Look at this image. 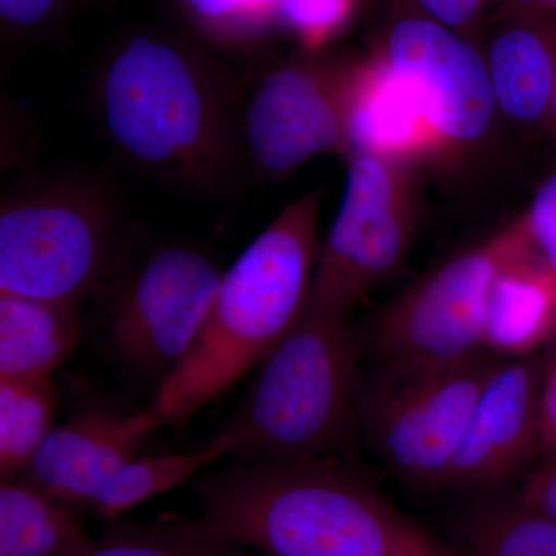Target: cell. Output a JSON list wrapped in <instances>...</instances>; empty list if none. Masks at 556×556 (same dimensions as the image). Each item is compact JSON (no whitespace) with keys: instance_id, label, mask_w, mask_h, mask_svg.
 Segmentation results:
<instances>
[{"instance_id":"1","label":"cell","mask_w":556,"mask_h":556,"mask_svg":"<svg viewBox=\"0 0 556 556\" xmlns=\"http://www.w3.org/2000/svg\"><path fill=\"white\" fill-rule=\"evenodd\" d=\"M240 80L200 39L161 31L121 38L97 78L102 129L138 169L201 192L241 178Z\"/></svg>"},{"instance_id":"2","label":"cell","mask_w":556,"mask_h":556,"mask_svg":"<svg viewBox=\"0 0 556 556\" xmlns=\"http://www.w3.org/2000/svg\"><path fill=\"white\" fill-rule=\"evenodd\" d=\"M203 519L262 556L444 551L336 457L239 460L195 481Z\"/></svg>"},{"instance_id":"3","label":"cell","mask_w":556,"mask_h":556,"mask_svg":"<svg viewBox=\"0 0 556 556\" xmlns=\"http://www.w3.org/2000/svg\"><path fill=\"white\" fill-rule=\"evenodd\" d=\"M320 192L289 203L226 273L199 340L163 379L159 427L197 415L257 368L308 303L318 257Z\"/></svg>"},{"instance_id":"4","label":"cell","mask_w":556,"mask_h":556,"mask_svg":"<svg viewBox=\"0 0 556 556\" xmlns=\"http://www.w3.org/2000/svg\"><path fill=\"white\" fill-rule=\"evenodd\" d=\"M361 393L348 316L308 300L218 437L240 460L336 457L357 431Z\"/></svg>"},{"instance_id":"5","label":"cell","mask_w":556,"mask_h":556,"mask_svg":"<svg viewBox=\"0 0 556 556\" xmlns=\"http://www.w3.org/2000/svg\"><path fill=\"white\" fill-rule=\"evenodd\" d=\"M118 233L115 203L90 182H49L5 197L0 292L76 308L109 273Z\"/></svg>"},{"instance_id":"6","label":"cell","mask_w":556,"mask_h":556,"mask_svg":"<svg viewBox=\"0 0 556 556\" xmlns=\"http://www.w3.org/2000/svg\"><path fill=\"white\" fill-rule=\"evenodd\" d=\"M522 215L442 263L382 311L369 342L383 368L442 367L484 353L493 281L532 251Z\"/></svg>"},{"instance_id":"7","label":"cell","mask_w":556,"mask_h":556,"mask_svg":"<svg viewBox=\"0 0 556 556\" xmlns=\"http://www.w3.org/2000/svg\"><path fill=\"white\" fill-rule=\"evenodd\" d=\"M500 356L484 351L442 367L383 368L362 388L358 428L408 484L444 486L471 413Z\"/></svg>"},{"instance_id":"8","label":"cell","mask_w":556,"mask_h":556,"mask_svg":"<svg viewBox=\"0 0 556 556\" xmlns=\"http://www.w3.org/2000/svg\"><path fill=\"white\" fill-rule=\"evenodd\" d=\"M345 189L318 249L309 302L348 316L404 266L420 222L417 164L356 153Z\"/></svg>"},{"instance_id":"9","label":"cell","mask_w":556,"mask_h":556,"mask_svg":"<svg viewBox=\"0 0 556 556\" xmlns=\"http://www.w3.org/2000/svg\"><path fill=\"white\" fill-rule=\"evenodd\" d=\"M357 62H281L240 80L237 141L241 175L278 179L316 156L350 150Z\"/></svg>"},{"instance_id":"10","label":"cell","mask_w":556,"mask_h":556,"mask_svg":"<svg viewBox=\"0 0 556 556\" xmlns=\"http://www.w3.org/2000/svg\"><path fill=\"white\" fill-rule=\"evenodd\" d=\"M222 277L218 266L195 249L152 252L113 305L110 338L119 356L139 371L169 376L199 340Z\"/></svg>"},{"instance_id":"11","label":"cell","mask_w":556,"mask_h":556,"mask_svg":"<svg viewBox=\"0 0 556 556\" xmlns=\"http://www.w3.org/2000/svg\"><path fill=\"white\" fill-rule=\"evenodd\" d=\"M379 56L412 91L441 152L473 148L492 129L495 98L473 40L408 13L394 22Z\"/></svg>"},{"instance_id":"12","label":"cell","mask_w":556,"mask_h":556,"mask_svg":"<svg viewBox=\"0 0 556 556\" xmlns=\"http://www.w3.org/2000/svg\"><path fill=\"white\" fill-rule=\"evenodd\" d=\"M536 357H501L486 379L444 486L492 489L514 478L541 450Z\"/></svg>"},{"instance_id":"13","label":"cell","mask_w":556,"mask_h":556,"mask_svg":"<svg viewBox=\"0 0 556 556\" xmlns=\"http://www.w3.org/2000/svg\"><path fill=\"white\" fill-rule=\"evenodd\" d=\"M156 428L150 409L129 416L86 413L54 428L17 479L75 506L93 507L104 486L137 457L139 442Z\"/></svg>"},{"instance_id":"14","label":"cell","mask_w":556,"mask_h":556,"mask_svg":"<svg viewBox=\"0 0 556 556\" xmlns=\"http://www.w3.org/2000/svg\"><path fill=\"white\" fill-rule=\"evenodd\" d=\"M496 21L481 50L497 113L547 129L556 87V14L508 11Z\"/></svg>"},{"instance_id":"15","label":"cell","mask_w":556,"mask_h":556,"mask_svg":"<svg viewBox=\"0 0 556 556\" xmlns=\"http://www.w3.org/2000/svg\"><path fill=\"white\" fill-rule=\"evenodd\" d=\"M434 152H441L437 138L407 86L379 54L357 62L348 156L369 153L419 164Z\"/></svg>"},{"instance_id":"16","label":"cell","mask_w":556,"mask_h":556,"mask_svg":"<svg viewBox=\"0 0 556 556\" xmlns=\"http://www.w3.org/2000/svg\"><path fill=\"white\" fill-rule=\"evenodd\" d=\"M556 332V280L535 249L508 263L490 289L485 350L500 357L530 356Z\"/></svg>"},{"instance_id":"17","label":"cell","mask_w":556,"mask_h":556,"mask_svg":"<svg viewBox=\"0 0 556 556\" xmlns=\"http://www.w3.org/2000/svg\"><path fill=\"white\" fill-rule=\"evenodd\" d=\"M76 345L73 306L0 292V378H50Z\"/></svg>"},{"instance_id":"18","label":"cell","mask_w":556,"mask_h":556,"mask_svg":"<svg viewBox=\"0 0 556 556\" xmlns=\"http://www.w3.org/2000/svg\"><path fill=\"white\" fill-rule=\"evenodd\" d=\"M75 504L22 479L0 485V556H86L98 541Z\"/></svg>"},{"instance_id":"19","label":"cell","mask_w":556,"mask_h":556,"mask_svg":"<svg viewBox=\"0 0 556 556\" xmlns=\"http://www.w3.org/2000/svg\"><path fill=\"white\" fill-rule=\"evenodd\" d=\"M56 393L50 378H0V473L17 479L54 430Z\"/></svg>"},{"instance_id":"20","label":"cell","mask_w":556,"mask_h":556,"mask_svg":"<svg viewBox=\"0 0 556 556\" xmlns=\"http://www.w3.org/2000/svg\"><path fill=\"white\" fill-rule=\"evenodd\" d=\"M225 455H228V444L217 434L206 447L197 452L135 457L104 486L91 508L112 521L138 504L182 484L200 468Z\"/></svg>"},{"instance_id":"21","label":"cell","mask_w":556,"mask_h":556,"mask_svg":"<svg viewBox=\"0 0 556 556\" xmlns=\"http://www.w3.org/2000/svg\"><path fill=\"white\" fill-rule=\"evenodd\" d=\"M86 556H252L206 519L164 518L115 527Z\"/></svg>"},{"instance_id":"22","label":"cell","mask_w":556,"mask_h":556,"mask_svg":"<svg viewBox=\"0 0 556 556\" xmlns=\"http://www.w3.org/2000/svg\"><path fill=\"white\" fill-rule=\"evenodd\" d=\"M467 543L470 556H556V522L519 501L497 504L471 517Z\"/></svg>"},{"instance_id":"23","label":"cell","mask_w":556,"mask_h":556,"mask_svg":"<svg viewBox=\"0 0 556 556\" xmlns=\"http://www.w3.org/2000/svg\"><path fill=\"white\" fill-rule=\"evenodd\" d=\"M200 40L241 47L278 24V0H170Z\"/></svg>"},{"instance_id":"24","label":"cell","mask_w":556,"mask_h":556,"mask_svg":"<svg viewBox=\"0 0 556 556\" xmlns=\"http://www.w3.org/2000/svg\"><path fill=\"white\" fill-rule=\"evenodd\" d=\"M351 10L353 0H280L277 20L317 47L345 24Z\"/></svg>"},{"instance_id":"25","label":"cell","mask_w":556,"mask_h":556,"mask_svg":"<svg viewBox=\"0 0 556 556\" xmlns=\"http://www.w3.org/2000/svg\"><path fill=\"white\" fill-rule=\"evenodd\" d=\"M78 0H0L3 39L36 35L60 21Z\"/></svg>"},{"instance_id":"26","label":"cell","mask_w":556,"mask_h":556,"mask_svg":"<svg viewBox=\"0 0 556 556\" xmlns=\"http://www.w3.org/2000/svg\"><path fill=\"white\" fill-rule=\"evenodd\" d=\"M522 215L538 257L556 280V170L548 175Z\"/></svg>"},{"instance_id":"27","label":"cell","mask_w":556,"mask_h":556,"mask_svg":"<svg viewBox=\"0 0 556 556\" xmlns=\"http://www.w3.org/2000/svg\"><path fill=\"white\" fill-rule=\"evenodd\" d=\"M413 13L445 25L450 30L478 43L477 36L484 28V0H407Z\"/></svg>"},{"instance_id":"28","label":"cell","mask_w":556,"mask_h":556,"mask_svg":"<svg viewBox=\"0 0 556 556\" xmlns=\"http://www.w3.org/2000/svg\"><path fill=\"white\" fill-rule=\"evenodd\" d=\"M519 503L556 522V456L527 478Z\"/></svg>"},{"instance_id":"29","label":"cell","mask_w":556,"mask_h":556,"mask_svg":"<svg viewBox=\"0 0 556 556\" xmlns=\"http://www.w3.org/2000/svg\"><path fill=\"white\" fill-rule=\"evenodd\" d=\"M540 431L541 450L556 456V350L541 375Z\"/></svg>"},{"instance_id":"30","label":"cell","mask_w":556,"mask_h":556,"mask_svg":"<svg viewBox=\"0 0 556 556\" xmlns=\"http://www.w3.org/2000/svg\"><path fill=\"white\" fill-rule=\"evenodd\" d=\"M508 11H538V13L556 14V0H511L506 9L500 10L497 13H508Z\"/></svg>"},{"instance_id":"31","label":"cell","mask_w":556,"mask_h":556,"mask_svg":"<svg viewBox=\"0 0 556 556\" xmlns=\"http://www.w3.org/2000/svg\"><path fill=\"white\" fill-rule=\"evenodd\" d=\"M547 129L552 131V134L556 137V87L554 101H552L551 116H548V126Z\"/></svg>"},{"instance_id":"32","label":"cell","mask_w":556,"mask_h":556,"mask_svg":"<svg viewBox=\"0 0 556 556\" xmlns=\"http://www.w3.org/2000/svg\"><path fill=\"white\" fill-rule=\"evenodd\" d=\"M486 9H490V7H495L496 11L506 9L508 3L511 2V0H484Z\"/></svg>"},{"instance_id":"33","label":"cell","mask_w":556,"mask_h":556,"mask_svg":"<svg viewBox=\"0 0 556 556\" xmlns=\"http://www.w3.org/2000/svg\"><path fill=\"white\" fill-rule=\"evenodd\" d=\"M408 556H448L445 554V551H439V552H430V554H417V555H408Z\"/></svg>"},{"instance_id":"34","label":"cell","mask_w":556,"mask_h":556,"mask_svg":"<svg viewBox=\"0 0 556 556\" xmlns=\"http://www.w3.org/2000/svg\"><path fill=\"white\" fill-rule=\"evenodd\" d=\"M83 2H87V0H78V5H79V3H83Z\"/></svg>"},{"instance_id":"35","label":"cell","mask_w":556,"mask_h":556,"mask_svg":"<svg viewBox=\"0 0 556 556\" xmlns=\"http://www.w3.org/2000/svg\"><path fill=\"white\" fill-rule=\"evenodd\" d=\"M278 5H280V0H278Z\"/></svg>"}]
</instances>
